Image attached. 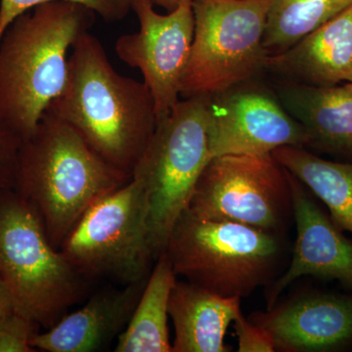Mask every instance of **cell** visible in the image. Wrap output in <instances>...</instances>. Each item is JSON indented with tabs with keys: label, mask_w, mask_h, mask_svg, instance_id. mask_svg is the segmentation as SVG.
<instances>
[{
	"label": "cell",
	"mask_w": 352,
	"mask_h": 352,
	"mask_svg": "<svg viewBox=\"0 0 352 352\" xmlns=\"http://www.w3.org/2000/svg\"><path fill=\"white\" fill-rule=\"evenodd\" d=\"M151 1L155 6L163 7L168 12H170V11L175 10L176 7L179 6L182 0H151Z\"/></svg>",
	"instance_id": "obj_26"
},
{
	"label": "cell",
	"mask_w": 352,
	"mask_h": 352,
	"mask_svg": "<svg viewBox=\"0 0 352 352\" xmlns=\"http://www.w3.org/2000/svg\"><path fill=\"white\" fill-rule=\"evenodd\" d=\"M271 155L327 206L340 230L352 234V163L328 161L294 146L278 148Z\"/></svg>",
	"instance_id": "obj_19"
},
{
	"label": "cell",
	"mask_w": 352,
	"mask_h": 352,
	"mask_svg": "<svg viewBox=\"0 0 352 352\" xmlns=\"http://www.w3.org/2000/svg\"><path fill=\"white\" fill-rule=\"evenodd\" d=\"M207 113L212 157L270 155L284 146H307L300 122L287 112L273 87L261 78L208 95Z\"/></svg>",
	"instance_id": "obj_10"
},
{
	"label": "cell",
	"mask_w": 352,
	"mask_h": 352,
	"mask_svg": "<svg viewBox=\"0 0 352 352\" xmlns=\"http://www.w3.org/2000/svg\"><path fill=\"white\" fill-rule=\"evenodd\" d=\"M272 87L287 112L302 126L307 147L352 157V82L310 87L277 80Z\"/></svg>",
	"instance_id": "obj_16"
},
{
	"label": "cell",
	"mask_w": 352,
	"mask_h": 352,
	"mask_svg": "<svg viewBox=\"0 0 352 352\" xmlns=\"http://www.w3.org/2000/svg\"><path fill=\"white\" fill-rule=\"evenodd\" d=\"M241 300L177 280L168 305L175 332L173 352L230 351L224 340L227 329L242 312Z\"/></svg>",
	"instance_id": "obj_17"
},
{
	"label": "cell",
	"mask_w": 352,
	"mask_h": 352,
	"mask_svg": "<svg viewBox=\"0 0 352 352\" xmlns=\"http://www.w3.org/2000/svg\"><path fill=\"white\" fill-rule=\"evenodd\" d=\"M131 177L99 156L73 127L44 113L36 131L23 139L14 189L36 210L59 250L88 208Z\"/></svg>",
	"instance_id": "obj_2"
},
{
	"label": "cell",
	"mask_w": 352,
	"mask_h": 352,
	"mask_svg": "<svg viewBox=\"0 0 352 352\" xmlns=\"http://www.w3.org/2000/svg\"><path fill=\"white\" fill-rule=\"evenodd\" d=\"M275 0H192L194 38L180 96H208L265 74L263 46Z\"/></svg>",
	"instance_id": "obj_7"
},
{
	"label": "cell",
	"mask_w": 352,
	"mask_h": 352,
	"mask_svg": "<svg viewBox=\"0 0 352 352\" xmlns=\"http://www.w3.org/2000/svg\"><path fill=\"white\" fill-rule=\"evenodd\" d=\"M289 173L296 240L288 270L270 287L267 308L274 307L285 289L302 276L338 280L352 288L351 243L310 198L305 185Z\"/></svg>",
	"instance_id": "obj_12"
},
{
	"label": "cell",
	"mask_w": 352,
	"mask_h": 352,
	"mask_svg": "<svg viewBox=\"0 0 352 352\" xmlns=\"http://www.w3.org/2000/svg\"><path fill=\"white\" fill-rule=\"evenodd\" d=\"M239 352H273L274 342L265 329L245 318L242 312L233 321Z\"/></svg>",
	"instance_id": "obj_24"
},
{
	"label": "cell",
	"mask_w": 352,
	"mask_h": 352,
	"mask_svg": "<svg viewBox=\"0 0 352 352\" xmlns=\"http://www.w3.org/2000/svg\"><path fill=\"white\" fill-rule=\"evenodd\" d=\"M265 74L310 87L352 82V6L288 50L268 55Z\"/></svg>",
	"instance_id": "obj_14"
},
{
	"label": "cell",
	"mask_w": 352,
	"mask_h": 352,
	"mask_svg": "<svg viewBox=\"0 0 352 352\" xmlns=\"http://www.w3.org/2000/svg\"><path fill=\"white\" fill-rule=\"evenodd\" d=\"M13 308L12 298H11L3 280L0 277V316Z\"/></svg>",
	"instance_id": "obj_25"
},
{
	"label": "cell",
	"mask_w": 352,
	"mask_h": 352,
	"mask_svg": "<svg viewBox=\"0 0 352 352\" xmlns=\"http://www.w3.org/2000/svg\"><path fill=\"white\" fill-rule=\"evenodd\" d=\"M289 208V171L270 154L212 157L188 210L201 219L238 222L274 234Z\"/></svg>",
	"instance_id": "obj_9"
},
{
	"label": "cell",
	"mask_w": 352,
	"mask_h": 352,
	"mask_svg": "<svg viewBox=\"0 0 352 352\" xmlns=\"http://www.w3.org/2000/svg\"><path fill=\"white\" fill-rule=\"evenodd\" d=\"M352 6V0H275L268 12L263 46L283 52Z\"/></svg>",
	"instance_id": "obj_20"
},
{
	"label": "cell",
	"mask_w": 352,
	"mask_h": 352,
	"mask_svg": "<svg viewBox=\"0 0 352 352\" xmlns=\"http://www.w3.org/2000/svg\"><path fill=\"white\" fill-rule=\"evenodd\" d=\"M177 281L166 252L156 259L144 289L124 332L118 338L117 352H173L168 333V305Z\"/></svg>",
	"instance_id": "obj_18"
},
{
	"label": "cell",
	"mask_w": 352,
	"mask_h": 352,
	"mask_svg": "<svg viewBox=\"0 0 352 352\" xmlns=\"http://www.w3.org/2000/svg\"><path fill=\"white\" fill-rule=\"evenodd\" d=\"M249 319L270 333L276 351H330L352 342V296L302 294Z\"/></svg>",
	"instance_id": "obj_13"
},
{
	"label": "cell",
	"mask_w": 352,
	"mask_h": 352,
	"mask_svg": "<svg viewBox=\"0 0 352 352\" xmlns=\"http://www.w3.org/2000/svg\"><path fill=\"white\" fill-rule=\"evenodd\" d=\"M154 6L151 0H131L139 31L120 36L115 51L124 63L142 74L154 99L159 122L180 100V85L191 52L195 21L192 0H182L168 15L156 12Z\"/></svg>",
	"instance_id": "obj_11"
},
{
	"label": "cell",
	"mask_w": 352,
	"mask_h": 352,
	"mask_svg": "<svg viewBox=\"0 0 352 352\" xmlns=\"http://www.w3.org/2000/svg\"><path fill=\"white\" fill-rule=\"evenodd\" d=\"M147 279L98 292L85 307L65 315L45 332L36 333L32 347L47 352H92L103 349L124 332Z\"/></svg>",
	"instance_id": "obj_15"
},
{
	"label": "cell",
	"mask_w": 352,
	"mask_h": 352,
	"mask_svg": "<svg viewBox=\"0 0 352 352\" xmlns=\"http://www.w3.org/2000/svg\"><path fill=\"white\" fill-rule=\"evenodd\" d=\"M45 113L73 127L99 156L131 176L157 124L149 88L118 73L89 32L74 44L63 90Z\"/></svg>",
	"instance_id": "obj_1"
},
{
	"label": "cell",
	"mask_w": 352,
	"mask_h": 352,
	"mask_svg": "<svg viewBox=\"0 0 352 352\" xmlns=\"http://www.w3.org/2000/svg\"><path fill=\"white\" fill-rule=\"evenodd\" d=\"M207 96L178 101L160 120L132 178L144 189L155 258L166 251L180 215L188 210L199 178L212 159L208 149Z\"/></svg>",
	"instance_id": "obj_6"
},
{
	"label": "cell",
	"mask_w": 352,
	"mask_h": 352,
	"mask_svg": "<svg viewBox=\"0 0 352 352\" xmlns=\"http://www.w3.org/2000/svg\"><path fill=\"white\" fill-rule=\"evenodd\" d=\"M94 19V11L80 4L52 1L7 28L0 41V119L23 139L63 90L69 51Z\"/></svg>",
	"instance_id": "obj_3"
},
{
	"label": "cell",
	"mask_w": 352,
	"mask_h": 352,
	"mask_svg": "<svg viewBox=\"0 0 352 352\" xmlns=\"http://www.w3.org/2000/svg\"><path fill=\"white\" fill-rule=\"evenodd\" d=\"M52 1L80 4L98 14L107 22L124 20L131 10V0H1L0 2V41L7 28L20 15L34 7Z\"/></svg>",
	"instance_id": "obj_21"
},
{
	"label": "cell",
	"mask_w": 352,
	"mask_h": 352,
	"mask_svg": "<svg viewBox=\"0 0 352 352\" xmlns=\"http://www.w3.org/2000/svg\"><path fill=\"white\" fill-rule=\"evenodd\" d=\"M23 138L0 119V190L14 188Z\"/></svg>",
	"instance_id": "obj_23"
},
{
	"label": "cell",
	"mask_w": 352,
	"mask_h": 352,
	"mask_svg": "<svg viewBox=\"0 0 352 352\" xmlns=\"http://www.w3.org/2000/svg\"><path fill=\"white\" fill-rule=\"evenodd\" d=\"M41 326L15 308L0 316V352H34L32 340Z\"/></svg>",
	"instance_id": "obj_22"
},
{
	"label": "cell",
	"mask_w": 352,
	"mask_h": 352,
	"mask_svg": "<svg viewBox=\"0 0 352 352\" xmlns=\"http://www.w3.org/2000/svg\"><path fill=\"white\" fill-rule=\"evenodd\" d=\"M0 277L14 308L46 330L82 300L89 282L53 245L38 212L14 188L0 190Z\"/></svg>",
	"instance_id": "obj_4"
},
{
	"label": "cell",
	"mask_w": 352,
	"mask_h": 352,
	"mask_svg": "<svg viewBox=\"0 0 352 352\" xmlns=\"http://www.w3.org/2000/svg\"><path fill=\"white\" fill-rule=\"evenodd\" d=\"M59 250L87 281L105 277L126 285L147 279L156 258L142 185L131 177L97 201Z\"/></svg>",
	"instance_id": "obj_8"
},
{
	"label": "cell",
	"mask_w": 352,
	"mask_h": 352,
	"mask_svg": "<svg viewBox=\"0 0 352 352\" xmlns=\"http://www.w3.org/2000/svg\"><path fill=\"white\" fill-rule=\"evenodd\" d=\"M164 252L176 276L217 295L242 298L268 281L281 245L273 233L201 219L186 210L175 222Z\"/></svg>",
	"instance_id": "obj_5"
}]
</instances>
